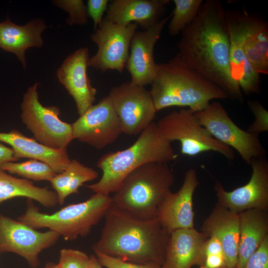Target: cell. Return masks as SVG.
<instances>
[{"mask_svg": "<svg viewBox=\"0 0 268 268\" xmlns=\"http://www.w3.org/2000/svg\"><path fill=\"white\" fill-rule=\"evenodd\" d=\"M94 252L99 263L106 268H161V266L155 264H140L126 262L96 250Z\"/></svg>", "mask_w": 268, "mask_h": 268, "instance_id": "cell-33", "label": "cell"}, {"mask_svg": "<svg viewBox=\"0 0 268 268\" xmlns=\"http://www.w3.org/2000/svg\"><path fill=\"white\" fill-rule=\"evenodd\" d=\"M0 142L9 145L18 159L28 158L40 160L52 167L57 174L63 172L71 161L67 150L48 147L15 129L8 133L0 132Z\"/></svg>", "mask_w": 268, "mask_h": 268, "instance_id": "cell-22", "label": "cell"}, {"mask_svg": "<svg viewBox=\"0 0 268 268\" xmlns=\"http://www.w3.org/2000/svg\"><path fill=\"white\" fill-rule=\"evenodd\" d=\"M73 139L101 149L115 142L122 131L108 96L92 105L71 124Z\"/></svg>", "mask_w": 268, "mask_h": 268, "instance_id": "cell-13", "label": "cell"}, {"mask_svg": "<svg viewBox=\"0 0 268 268\" xmlns=\"http://www.w3.org/2000/svg\"><path fill=\"white\" fill-rule=\"evenodd\" d=\"M222 268H237L236 267H224Z\"/></svg>", "mask_w": 268, "mask_h": 268, "instance_id": "cell-40", "label": "cell"}, {"mask_svg": "<svg viewBox=\"0 0 268 268\" xmlns=\"http://www.w3.org/2000/svg\"><path fill=\"white\" fill-rule=\"evenodd\" d=\"M112 203L110 195L95 193L84 201L69 204L48 214L41 212L33 200L27 199L26 210L17 220L34 229L48 228L65 240L73 241L89 234Z\"/></svg>", "mask_w": 268, "mask_h": 268, "instance_id": "cell-6", "label": "cell"}, {"mask_svg": "<svg viewBox=\"0 0 268 268\" xmlns=\"http://www.w3.org/2000/svg\"><path fill=\"white\" fill-rule=\"evenodd\" d=\"M207 238L194 228L172 232L161 268H192L198 266L201 246Z\"/></svg>", "mask_w": 268, "mask_h": 268, "instance_id": "cell-21", "label": "cell"}, {"mask_svg": "<svg viewBox=\"0 0 268 268\" xmlns=\"http://www.w3.org/2000/svg\"><path fill=\"white\" fill-rule=\"evenodd\" d=\"M201 232L207 237L213 236L220 243L226 267H236L239 239V213L216 204L203 222Z\"/></svg>", "mask_w": 268, "mask_h": 268, "instance_id": "cell-20", "label": "cell"}, {"mask_svg": "<svg viewBox=\"0 0 268 268\" xmlns=\"http://www.w3.org/2000/svg\"><path fill=\"white\" fill-rule=\"evenodd\" d=\"M98 173L85 166L76 159L71 160L66 169L57 174L50 181L58 198V203L64 204L67 197L78 194V189L84 183L98 178Z\"/></svg>", "mask_w": 268, "mask_h": 268, "instance_id": "cell-27", "label": "cell"}, {"mask_svg": "<svg viewBox=\"0 0 268 268\" xmlns=\"http://www.w3.org/2000/svg\"><path fill=\"white\" fill-rule=\"evenodd\" d=\"M177 157L171 142L162 136L153 122L129 147L102 155L96 164L102 172L101 178L85 186L95 193L110 195L115 193L125 178L137 167L151 162L168 163Z\"/></svg>", "mask_w": 268, "mask_h": 268, "instance_id": "cell-3", "label": "cell"}, {"mask_svg": "<svg viewBox=\"0 0 268 268\" xmlns=\"http://www.w3.org/2000/svg\"><path fill=\"white\" fill-rule=\"evenodd\" d=\"M213 255L224 256L222 246L218 240L214 237L210 236L207 238L201 246L199 264L203 258Z\"/></svg>", "mask_w": 268, "mask_h": 268, "instance_id": "cell-36", "label": "cell"}, {"mask_svg": "<svg viewBox=\"0 0 268 268\" xmlns=\"http://www.w3.org/2000/svg\"><path fill=\"white\" fill-rule=\"evenodd\" d=\"M246 59L259 74H268V23L247 12V29L243 43Z\"/></svg>", "mask_w": 268, "mask_h": 268, "instance_id": "cell-25", "label": "cell"}, {"mask_svg": "<svg viewBox=\"0 0 268 268\" xmlns=\"http://www.w3.org/2000/svg\"><path fill=\"white\" fill-rule=\"evenodd\" d=\"M199 184L196 170L190 168L186 171L180 189L176 193L170 192L165 198L157 218L170 234L178 229L194 228L193 197Z\"/></svg>", "mask_w": 268, "mask_h": 268, "instance_id": "cell-17", "label": "cell"}, {"mask_svg": "<svg viewBox=\"0 0 268 268\" xmlns=\"http://www.w3.org/2000/svg\"><path fill=\"white\" fill-rule=\"evenodd\" d=\"M175 8L168 25V33L178 35L196 17L203 0H174Z\"/></svg>", "mask_w": 268, "mask_h": 268, "instance_id": "cell-29", "label": "cell"}, {"mask_svg": "<svg viewBox=\"0 0 268 268\" xmlns=\"http://www.w3.org/2000/svg\"><path fill=\"white\" fill-rule=\"evenodd\" d=\"M60 237L55 231L40 232L0 214V253L17 254L24 258L32 268L39 266L40 253L55 245Z\"/></svg>", "mask_w": 268, "mask_h": 268, "instance_id": "cell-12", "label": "cell"}, {"mask_svg": "<svg viewBox=\"0 0 268 268\" xmlns=\"http://www.w3.org/2000/svg\"><path fill=\"white\" fill-rule=\"evenodd\" d=\"M243 268H268V236L250 257Z\"/></svg>", "mask_w": 268, "mask_h": 268, "instance_id": "cell-34", "label": "cell"}, {"mask_svg": "<svg viewBox=\"0 0 268 268\" xmlns=\"http://www.w3.org/2000/svg\"><path fill=\"white\" fill-rule=\"evenodd\" d=\"M1 170L17 175L23 179L34 181H50L57 173L46 163L30 159L22 162H9L5 163Z\"/></svg>", "mask_w": 268, "mask_h": 268, "instance_id": "cell-28", "label": "cell"}, {"mask_svg": "<svg viewBox=\"0 0 268 268\" xmlns=\"http://www.w3.org/2000/svg\"><path fill=\"white\" fill-rule=\"evenodd\" d=\"M162 136L172 143L179 141L183 154L194 156L202 152H217L229 161L235 158L234 150L214 138L199 122L195 112L189 108L173 111L156 123Z\"/></svg>", "mask_w": 268, "mask_h": 268, "instance_id": "cell-7", "label": "cell"}, {"mask_svg": "<svg viewBox=\"0 0 268 268\" xmlns=\"http://www.w3.org/2000/svg\"><path fill=\"white\" fill-rule=\"evenodd\" d=\"M250 165L252 174L246 185L228 192L221 183L216 182V204L237 213L253 208L268 210V161L266 157L255 158Z\"/></svg>", "mask_w": 268, "mask_h": 268, "instance_id": "cell-14", "label": "cell"}, {"mask_svg": "<svg viewBox=\"0 0 268 268\" xmlns=\"http://www.w3.org/2000/svg\"><path fill=\"white\" fill-rule=\"evenodd\" d=\"M225 15L229 36V66L232 77L245 95L259 93L260 74L248 63L243 49L247 29V12L227 9H225Z\"/></svg>", "mask_w": 268, "mask_h": 268, "instance_id": "cell-15", "label": "cell"}, {"mask_svg": "<svg viewBox=\"0 0 268 268\" xmlns=\"http://www.w3.org/2000/svg\"><path fill=\"white\" fill-rule=\"evenodd\" d=\"M172 14L162 18L144 31H135L130 43V52L125 67L131 76V81L144 86L151 84L156 73L154 49L165 25Z\"/></svg>", "mask_w": 268, "mask_h": 268, "instance_id": "cell-16", "label": "cell"}, {"mask_svg": "<svg viewBox=\"0 0 268 268\" xmlns=\"http://www.w3.org/2000/svg\"><path fill=\"white\" fill-rule=\"evenodd\" d=\"M150 84L149 92L157 112L177 106L198 112L212 100L228 98L223 90L197 71L170 61L157 64Z\"/></svg>", "mask_w": 268, "mask_h": 268, "instance_id": "cell-4", "label": "cell"}, {"mask_svg": "<svg viewBox=\"0 0 268 268\" xmlns=\"http://www.w3.org/2000/svg\"><path fill=\"white\" fill-rule=\"evenodd\" d=\"M169 0H113L108 4L105 17L126 26L135 23L144 30L158 22Z\"/></svg>", "mask_w": 268, "mask_h": 268, "instance_id": "cell-19", "label": "cell"}, {"mask_svg": "<svg viewBox=\"0 0 268 268\" xmlns=\"http://www.w3.org/2000/svg\"><path fill=\"white\" fill-rule=\"evenodd\" d=\"M195 114L200 124L214 138L235 149L246 163L250 165L253 158L265 157L266 151L259 135L239 127L220 102H211Z\"/></svg>", "mask_w": 268, "mask_h": 268, "instance_id": "cell-9", "label": "cell"}, {"mask_svg": "<svg viewBox=\"0 0 268 268\" xmlns=\"http://www.w3.org/2000/svg\"><path fill=\"white\" fill-rule=\"evenodd\" d=\"M108 96L123 134H139L153 122L157 111L149 91L144 86L127 81L113 87Z\"/></svg>", "mask_w": 268, "mask_h": 268, "instance_id": "cell-10", "label": "cell"}, {"mask_svg": "<svg viewBox=\"0 0 268 268\" xmlns=\"http://www.w3.org/2000/svg\"><path fill=\"white\" fill-rule=\"evenodd\" d=\"M53 3L68 13L66 22L70 26L87 23L86 8L82 0H54Z\"/></svg>", "mask_w": 268, "mask_h": 268, "instance_id": "cell-30", "label": "cell"}, {"mask_svg": "<svg viewBox=\"0 0 268 268\" xmlns=\"http://www.w3.org/2000/svg\"><path fill=\"white\" fill-rule=\"evenodd\" d=\"M104 217L100 237L92 246L94 251L126 262L162 265L170 234L157 217L138 218L113 202Z\"/></svg>", "mask_w": 268, "mask_h": 268, "instance_id": "cell-2", "label": "cell"}, {"mask_svg": "<svg viewBox=\"0 0 268 268\" xmlns=\"http://www.w3.org/2000/svg\"><path fill=\"white\" fill-rule=\"evenodd\" d=\"M247 103L255 120L246 131L257 135L261 133L268 132V111L259 101L248 100Z\"/></svg>", "mask_w": 268, "mask_h": 268, "instance_id": "cell-32", "label": "cell"}, {"mask_svg": "<svg viewBox=\"0 0 268 268\" xmlns=\"http://www.w3.org/2000/svg\"><path fill=\"white\" fill-rule=\"evenodd\" d=\"M90 257L81 251L62 249L60 251L59 268H89Z\"/></svg>", "mask_w": 268, "mask_h": 268, "instance_id": "cell-31", "label": "cell"}, {"mask_svg": "<svg viewBox=\"0 0 268 268\" xmlns=\"http://www.w3.org/2000/svg\"><path fill=\"white\" fill-rule=\"evenodd\" d=\"M137 27L135 23L123 26L103 17L101 24L90 36L98 50L89 58L88 67L102 71L110 69L123 72L129 57L131 41Z\"/></svg>", "mask_w": 268, "mask_h": 268, "instance_id": "cell-11", "label": "cell"}, {"mask_svg": "<svg viewBox=\"0 0 268 268\" xmlns=\"http://www.w3.org/2000/svg\"><path fill=\"white\" fill-rule=\"evenodd\" d=\"M46 28L41 19H33L20 26L12 23L7 17L0 23V47L15 54L25 69V51L30 47L43 46L42 33Z\"/></svg>", "mask_w": 268, "mask_h": 268, "instance_id": "cell-23", "label": "cell"}, {"mask_svg": "<svg viewBox=\"0 0 268 268\" xmlns=\"http://www.w3.org/2000/svg\"><path fill=\"white\" fill-rule=\"evenodd\" d=\"M181 33L178 51L169 61L197 71L228 98L243 102L241 88L230 72L229 32L221 2L203 1L196 17Z\"/></svg>", "mask_w": 268, "mask_h": 268, "instance_id": "cell-1", "label": "cell"}, {"mask_svg": "<svg viewBox=\"0 0 268 268\" xmlns=\"http://www.w3.org/2000/svg\"><path fill=\"white\" fill-rule=\"evenodd\" d=\"M18 160L13 149L0 142V169L5 163Z\"/></svg>", "mask_w": 268, "mask_h": 268, "instance_id": "cell-37", "label": "cell"}, {"mask_svg": "<svg viewBox=\"0 0 268 268\" xmlns=\"http://www.w3.org/2000/svg\"><path fill=\"white\" fill-rule=\"evenodd\" d=\"M89 268H104L99 263L95 256H90V263Z\"/></svg>", "mask_w": 268, "mask_h": 268, "instance_id": "cell-38", "label": "cell"}, {"mask_svg": "<svg viewBox=\"0 0 268 268\" xmlns=\"http://www.w3.org/2000/svg\"><path fill=\"white\" fill-rule=\"evenodd\" d=\"M175 176L168 163L144 164L130 173L112 198L119 208L139 218L157 217L159 208L171 192Z\"/></svg>", "mask_w": 268, "mask_h": 268, "instance_id": "cell-5", "label": "cell"}, {"mask_svg": "<svg viewBox=\"0 0 268 268\" xmlns=\"http://www.w3.org/2000/svg\"><path fill=\"white\" fill-rule=\"evenodd\" d=\"M44 268H59L58 265L53 263L52 262H49L47 263Z\"/></svg>", "mask_w": 268, "mask_h": 268, "instance_id": "cell-39", "label": "cell"}, {"mask_svg": "<svg viewBox=\"0 0 268 268\" xmlns=\"http://www.w3.org/2000/svg\"><path fill=\"white\" fill-rule=\"evenodd\" d=\"M268 210H246L239 213V239L237 268H243L250 257L268 236Z\"/></svg>", "mask_w": 268, "mask_h": 268, "instance_id": "cell-24", "label": "cell"}, {"mask_svg": "<svg viewBox=\"0 0 268 268\" xmlns=\"http://www.w3.org/2000/svg\"><path fill=\"white\" fill-rule=\"evenodd\" d=\"M38 86L35 83L24 94L21 104L22 122L38 142L54 149L67 150L74 139L72 125L60 119L58 107H45L40 103Z\"/></svg>", "mask_w": 268, "mask_h": 268, "instance_id": "cell-8", "label": "cell"}, {"mask_svg": "<svg viewBox=\"0 0 268 268\" xmlns=\"http://www.w3.org/2000/svg\"><path fill=\"white\" fill-rule=\"evenodd\" d=\"M89 59L88 48H80L66 59L57 72L59 81L73 98L79 116L93 105L97 93L87 75Z\"/></svg>", "mask_w": 268, "mask_h": 268, "instance_id": "cell-18", "label": "cell"}, {"mask_svg": "<svg viewBox=\"0 0 268 268\" xmlns=\"http://www.w3.org/2000/svg\"><path fill=\"white\" fill-rule=\"evenodd\" d=\"M109 1L108 0L87 1V10L93 21L94 30L101 24L103 19V14L107 9Z\"/></svg>", "mask_w": 268, "mask_h": 268, "instance_id": "cell-35", "label": "cell"}, {"mask_svg": "<svg viewBox=\"0 0 268 268\" xmlns=\"http://www.w3.org/2000/svg\"><path fill=\"white\" fill-rule=\"evenodd\" d=\"M16 197L35 200L46 207H53L58 203L56 192L48 187L36 186L31 181L15 177L0 169V204Z\"/></svg>", "mask_w": 268, "mask_h": 268, "instance_id": "cell-26", "label": "cell"}]
</instances>
